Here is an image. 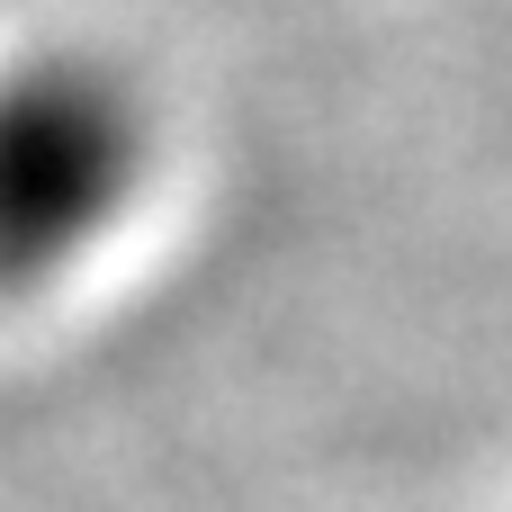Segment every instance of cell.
<instances>
[{"mask_svg": "<svg viewBox=\"0 0 512 512\" xmlns=\"http://www.w3.org/2000/svg\"><path fill=\"white\" fill-rule=\"evenodd\" d=\"M162 108L108 45H27L0 63V306L63 288L153 189Z\"/></svg>", "mask_w": 512, "mask_h": 512, "instance_id": "6da1fadb", "label": "cell"}]
</instances>
